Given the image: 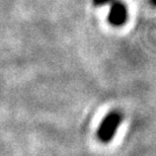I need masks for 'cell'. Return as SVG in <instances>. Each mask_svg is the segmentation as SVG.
I'll list each match as a JSON object with an SVG mask.
<instances>
[{
  "label": "cell",
  "mask_w": 156,
  "mask_h": 156,
  "mask_svg": "<svg viewBox=\"0 0 156 156\" xmlns=\"http://www.w3.org/2000/svg\"><path fill=\"white\" fill-rule=\"evenodd\" d=\"M122 122V116L118 112H112L102 120L98 130V138L102 143H108L113 140L115 134Z\"/></svg>",
  "instance_id": "obj_1"
},
{
  "label": "cell",
  "mask_w": 156,
  "mask_h": 156,
  "mask_svg": "<svg viewBox=\"0 0 156 156\" xmlns=\"http://www.w3.org/2000/svg\"><path fill=\"white\" fill-rule=\"evenodd\" d=\"M112 1H113V0H93V4L96 6H102L105 4H108V3H111Z\"/></svg>",
  "instance_id": "obj_3"
},
{
  "label": "cell",
  "mask_w": 156,
  "mask_h": 156,
  "mask_svg": "<svg viewBox=\"0 0 156 156\" xmlns=\"http://www.w3.org/2000/svg\"><path fill=\"white\" fill-rule=\"evenodd\" d=\"M155 1H156V0H151V2L153 3V4H155Z\"/></svg>",
  "instance_id": "obj_4"
},
{
  "label": "cell",
  "mask_w": 156,
  "mask_h": 156,
  "mask_svg": "<svg viewBox=\"0 0 156 156\" xmlns=\"http://www.w3.org/2000/svg\"><path fill=\"white\" fill-rule=\"evenodd\" d=\"M108 21L115 27H121L126 23L128 18V10L126 5L122 2H115L108 12Z\"/></svg>",
  "instance_id": "obj_2"
}]
</instances>
